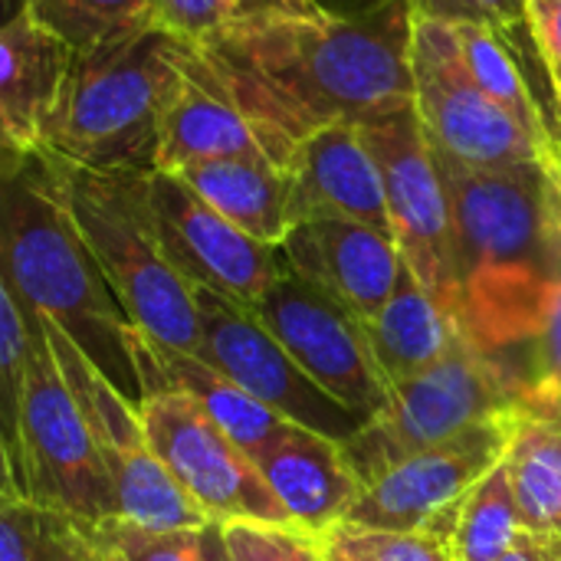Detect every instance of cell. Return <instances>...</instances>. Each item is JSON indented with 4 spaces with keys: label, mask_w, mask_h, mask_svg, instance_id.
<instances>
[{
    "label": "cell",
    "mask_w": 561,
    "mask_h": 561,
    "mask_svg": "<svg viewBox=\"0 0 561 561\" xmlns=\"http://www.w3.org/2000/svg\"><path fill=\"white\" fill-rule=\"evenodd\" d=\"M411 33V0H388L358 16L227 26L201 49L266 154L286 168L293 148L325 125H365L414 108Z\"/></svg>",
    "instance_id": "6da1fadb"
},
{
    "label": "cell",
    "mask_w": 561,
    "mask_h": 561,
    "mask_svg": "<svg viewBox=\"0 0 561 561\" xmlns=\"http://www.w3.org/2000/svg\"><path fill=\"white\" fill-rule=\"evenodd\" d=\"M434 158L454 214L463 335L529 388L526 352L561 273V220L549 174L542 161L467 168L440 151Z\"/></svg>",
    "instance_id": "7a4b0ae2"
},
{
    "label": "cell",
    "mask_w": 561,
    "mask_h": 561,
    "mask_svg": "<svg viewBox=\"0 0 561 561\" xmlns=\"http://www.w3.org/2000/svg\"><path fill=\"white\" fill-rule=\"evenodd\" d=\"M0 263V279L56 322L122 398L141 408L148 388L138 329L72 217L62 161L46 148L3 154Z\"/></svg>",
    "instance_id": "3957f363"
},
{
    "label": "cell",
    "mask_w": 561,
    "mask_h": 561,
    "mask_svg": "<svg viewBox=\"0 0 561 561\" xmlns=\"http://www.w3.org/2000/svg\"><path fill=\"white\" fill-rule=\"evenodd\" d=\"M191 43L138 23L76 49L43 148L85 171H158Z\"/></svg>",
    "instance_id": "277c9868"
},
{
    "label": "cell",
    "mask_w": 561,
    "mask_h": 561,
    "mask_svg": "<svg viewBox=\"0 0 561 561\" xmlns=\"http://www.w3.org/2000/svg\"><path fill=\"white\" fill-rule=\"evenodd\" d=\"M62 174L72 217L135 329L158 348L197 355L194 289L161 250L148 204L151 171H85L62 161Z\"/></svg>",
    "instance_id": "5b68a950"
},
{
    "label": "cell",
    "mask_w": 561,
    "mask_h": 561,
    "mask_svg": "<svg viewBox=\"0 0 561 561\" xmlns=\"http://www.w3.org/2000/svg\"><path fill=\"white\" fill-rule=\"evenodd\" d=\"M526 391V381L506 362L460 335L434 368L394 385L385 411L345 440L342 454L368 490L401 460L513 411Z\"/></svg>",
    "instance_id": "8992f818"
},
{
    "label": "cell",
    "mask_w": 561,
    "mask_h": 561,
    "mask_svg": "<svg viewBox=\"0 0 561 561\" xmlns=\"http://www.w3.org/2000/svg\"><path fill=\"white\" fill-rule=\"evenodd\" d=\"M30 312L33 348L23 404V496L59 513H69L82 526H102L108 519H118L112 477L102 463L89 421L53 355L39 312Z\"/></svg>",
    "instance_id": "52a82bcc"
},
{
    "label": "cell",
    "mask_w": 561,
    "mask_h": 561,
    "mask_svg": "<svg viewBox=\"0 0 561 561\" xmlns=\"http://www.w3.org/2000/svg\"><path fill=\"white\" fill-rule=\"evenodd\" d=\"M414 112L434 151L467 168L542 161V148L470 76L454 23L414 13Z\"/></svg>",
    "instance_id": "ba28073f"
},
{
    "label": "cell",
    "mask_w": 561,
    "mask_h": 561,
    "mask_svg": "<svg viewBox=\"0 0 561 561\" xmlns=\"http://www.w3.org/2000/svg\"><path fill=\"white\" fill-rule=\"evenodd\" d=\"M362 135L378 161L394 243L404 263L460 325L463 293H460L454 214L434 148L417 122V112L404 108L365 122Z\"/></svg>",
    "instance_id": "9c48e42d"
},
{
    "label": "cell",
    "mask_w": 561,
    "mask_h": 561,
    "mask_svg": "<svg viewBox=\"0 0 561 561\" xmlns=\"http://www.w3.org/2000/svg\"><path fill=\"white\" fill-rule=\"evenodd\" d=\"M53 355L89 421L102 463L115 486L118 519L145 529H204L207 516L184 496L158 460L138 408L122 398L108 378L76 348V342L46 316H39Z\"/></svg>",
    "instance_id": "30bf717a"
},
{
    "label": "cell",
    "mask_w": 561,
    "mask_h": 561,
    "mask_svg": "<svg viewBox=\"0 0 561 561\" xmlns=\"http://www.w3.org/2000/svg\"><path fill=\"white\" fill-rule=\"evenodd\" d=\"M148 440L207 523H293L260 467L184 391H154L138 408Z\"/></svg>",
    "instance_id": "8fae6325"
},
{
    "label": "cell",
    "mask_w": 561,
    "mask_h": 561,
    "mask_svg": "<svg viewBox=\"0 0 561 561\" xmlns=\"http://www.w3.org/2000/svg\"><path fill=\"white\" fill-rule=\"evenodd\" d=\"M250 309L296 365L335 401L365 421L385 411L391 385L375 362L365 322L345 302L286 263L266 296Z\"/></svg>",
    "instance_id": "7c38bea8"
},
{
    "label": "cell",
    "mask_w": 561,
    "mask_h": 561,
    "mask_svg": "<svg viewBox=\"0 0 561 561\" xmlns=\"http://www.w3.org/2000/svg\"><path fill=\"white\" fill-rule=\"evenodd\" d=\"M191 289L201 322L197 358L233 378L240 388H247L256 401L283 414L286 421L339 444L352 440L368 424L342 401H335L325 388H319L250 306L204 286Z\"/></svg>",
    "instance_id": "4fadbf2b"
},
{
    "label": "cell",
    "mask_w": 561,
    "mask_h": 561,
    "mask_svg": "<svg viewBox=\"0 0 561 561\" xmlns=\"http://www.w3.org/2000/svg\"><path fill=\"white\" fill-rule=\"evenodd\" d=\"M148 204L168 263L191 286H204L253 306L286 266L279 247L243 233L168 171L148 174Z\"/></svg>",
    "instance_id": "5bb4252c"
},
{
    "label": "cell",
    "mask_w": 561,
    "mask_h": 561,
    "mask_svg": "<svg viewBox=\"0 0 561 561\" xmlns=\"http://www.w3.org/2000/svg\"><path fill=\"white\" fill-rule=\"evenodd\" d=\"M513 411L401 460L362 493L345 523L398 533L424 529L437 513L463 503L473 486L503 463L513 437Z\"/></svg>",
    "instance_id": "9a60e30c"
},
{
    "label": "cell",
    "mask_w": 561,
    "mask_h": 561,
    "mask_svg": "<svg viewBox=\"0 0 561 561\" xmlns=\"http://www.w3.org/2000/svg\"><path fill=\"white\" fill-rule=\"evenodd\" d=\"M279 250L299 276L332 293L365 325L388 306L404 263L391 233L345 217L299 220Z\"/></svg>",
    "instance_id": "2e32d148"
},
{
    "label": "cell",
    "mask_w": 561,
    "mask_h": 561,
    "mask_svg": "<svg viewBox=\"0 0 561 561\" xmlns=\"http://www.w3.org/2000/svg\"><path fill=\"white\" fill-rule=\"evenodd\" d=\"M283 171L293 187V227L309 217H345L394 237L385 181L362 125L339 122L306 135Z\"/></svg>",
    "instance_id": "e0dca14e"
},
{
    "label": "cell",
    "mask_w": 561,
    "mask_h": 561,
    "mask_svg": "<svg viewBox=\"0 0 561 561\" xmlns=\"http://www.w3.org/2000/svg\"><path fill=\"white\" fill-rule=\"evenodd\" d=\"M72 46L43 26L30 10L3 20L0 30V135L3 154L43 148L46 122L59 102Z\"/></svg>",
    "instance_id": "ac0fdd59"
},
{
    "label": "cell",
    "mask_w": 561,
    "mask_h": 561,
    "mask_svg": "<svg viewBox=\"0 0 561 561\" xmlns=\"http://www.w3.org/2000/svg\"><path fill=\"white\" fill-rule=\"evenodd\" d=\"M240 154H266V148L217 66L201 46H191L181 89L164 118L158 171L174 174L194 161Z\"/></svg>",
    "instance_id": "d6986e66"
},
{
    "label": "cell",
    "mask_w": 561,
    "mask_h": 561,
    "mask_svg": "<svg viewBox=\"0 0 561 561\" xmlns=\"http://www.w3.org/2000/svg\"><path fill=\"white\" fill-rule=\"evenodd\" d=\"M263 480L289 519L316 536L345 523L365 486L352 473L342 444L299 424L256 460Z\"/></svg>",
    "instance_id": "ffe728a7"
},
{
    "label": "cell",
    "mask_w": 561,
    "mask_h": 561,
    "mask_svg": "<svg viewBox=\"0 0 561 561\" xmlns=\"http://www.w3.org/2000/svg\"><path fill=\"white\" fill-rule=\"evenodd\" d=\"M138 362H141V375H145L148 394L168 391V388L191 394L210 414V421L253 463L273 444H279L289 434V427H293V421H286L283 414H276L263 401H256L247 388H240L233 378H227L224 371H217L204 358L184 355V352H171V348H158L141 332H138Z\"/></svg>",
    "instance_id": "44dd1931"
},
{
    "label": "cell",
    "mask_w": 561,
    "mask_h": 561,
    "mask_svg": "<svg viewBox=\"0 0 561 561\" xmlns=\"http://www.w3.org/2000/svg\"><path fill=\"white\" fill-rule=\"evenodd\" d=\"M174 178L260 243H286L293 230V187L286 171L266 154L194 161L174 171Z\"/></svg>",
    "instance_id": "7402d4cb"
},
{
    "label": "cell",
    "mask_w": 561,
    "mask_h": 561,
    "mask_svg": "<svg viewBox=\"0 0 561 561\" xmlns=\"http://www.w3.org/2000/svg\"><path fill=\"white\" fill-rule=\"evenodd\" d=\"M365 329L375 362L391 388L434 368L463 335L457 319L431 296L408 263H401L388 306Z\"/></svg>",
    "instance_id": "603a6c76"
},
{
    "label": "cell",
    "mask_w": 561,
    "mask_h": 561,
    "mask_svg": "<svg viewBox=\"0 0 561 561\" xmlns=\"http://www.w3.org/2000/svg\"><path fill=\"white\" fill-rule=\"evenodd\" d=\"M503 463L526 533L561 539V414L546 391H529L516 404Z\"/></svg>",
    "instance_id": "cb8c5ba5"
},
{
    "label": "cell",
    "mask_w": 561,
    "mask_h": 561,
    "mask_svg": "<svg viewBox=\"0 0 561 561\" xmlns=\"http://www.w3.org/2000/svg\"><path fill=\"white\" fill-rule=\"evenodd\" d=\"M33 348V312L0 279V457L3 486L23 496L26 457H23V404Z\"/></svg>",
    "instance_id": "d4e9b609"
},
{
    "label": "cell",
    "mask_w": 561,
    "mask_h": 561,
    "mask_svg": "<svg viewBox=\"0 0 561 561\" xmlns=\"http://www.w3.org/2000/svg\"><path fill=\"white\" fill-rule=\"evenodd\" d=\"M454 30L460 39L463 62H467L470 76L477 79V85L500 108H506L539 148H546L556 135H561L559 128H549V122L542 115V102L533 92V85L519 66V56L513 53L516 46L500 30H493L486 23H454Z\"/></svg>",
    "instance_id": "484cf974"
},
{
    "label": "cell",
    "mask_w": 561,
    "mask_h": 561,
    "mask_svg": "<svg viewBox=\"0 0 561 561\" xmlns=\"http://www.w3.org/2000/svg\"><path fill=\"white\" fill-rule=\"evenodd\" d=\"M0 561H92L89 526L0 486Z\"/></svg>",
    "instance_id": "4316f807"
},
{
    "label": "cell",
    "mask_w": 561,
    "mask_h": 561,
    "mask_svg": "<svg viewBox=\"0 0 561 561\" xmlns=\"http://www.w3.org/2000/svg\"><path fill=\"white\" fill-rule=\"evenodd\" d=\"M463 503L437 513L424 529L414 533L339 523L322 533L325 556L335 561H454V536Z\"/></svg>",
    "instance_id": "83f0119b"
},
{
    "label": "cell",
    "mask_w": 561,
    "mask_h": 561,
    "mask_svg": "<svg viewBox=\"0 0 561 561\" xmlns=\"http://www.w3.org/2000/svg\"><path fill=\"white\" fill-rule=\"evenodd\" d=\"M526 536V523L506 473L493 467L467 496L454 536V561H500Z\"/></svg>",
    "instance_id": "f1b7e54d"
},
{
    "label": "cell",
    "mask_w": 561,
    "mask_h": 561,
    "mask_svg": "<svg viewBox=\"0 0 561 561\" xmlns=\"http://www.w3.org/2000/svg\"><path fill=\"white\" fill-rule=\"evenodd\" d=\"M23 10L72 49H89L112 33L151 20V0H26Z\"/></svg>",
    "instance_id": "f546056e"
},
{
    "label": "cell",
    "mask_w": 561,
    "mask_h": 561,
    "mask_svg": "<svg viewBox=\"0 0 561 561\" xmlns=\"http://www.w3.org/2000/svg\"><path fill=\"white\" fill-rule=\"evenodd\" d=\"M224 542L233 561H325L322 536L296 523H227Z\"/></svg>",
    "instance_id": "4dcf8cb0"
},
{
    "label": "cell",
    "mask_w": 561,
    "mask_h": 561,
    "mask_svg": "<svg viewBox=\"0 0 561 561\" xmlns=\"http://www.w3.org/2000/svg\"><path fill=\"white\" fill-rule=\"evenodd\" d=\"M125 561H201L204 529H145L125 519L95 526Z\"/></svg>",
    "instance_id": "1f68e13d"
},
{
    "label": "cell",
    "mask_w": 561,
    "mask_h": 561,
    "mask_svg": "<svg viewBox=\"0 0 561 561\" xmlns=\"http://www.w3.org/2000/svg\"><path fill=\"white\" fill-rule=\"evenodd\" d=\"M414 13L447 23H486L513 46L529 36V0H411Z\"/></svg>",
    "instance_id": "d6a6232c"
},
{
    "label": "cell",
    "mask_w": 561,
    "mask_h": 561,
    "mask_svg": "<svg viewBox=\"0 0 561 561\" xmlns=\"http://www.w3.org/2000/svg\"><path fill=\"white\" fill-rule=\"evenodd\" d=\"M526 375H529V391L539 388L561 394V273L546 293L539 325L526 352Z\"/></svg>",
    "instance_id": "836d02e7"
},
{
    "label": "cell",
    "mask_w": 561,
    "mask_h": 561,
    "mask_svg": "<svg viewBox=\"0 0 561 561\" xmlns=\"http://www.w3.org/2000/svg\"><path fill=\"white\" fill-rule=\"evenodd\" d=\"M151 23L191 46H207L227 30V7L224 0H151Z\"/></svg>",
    "instance_id": "e575fe53"
},
{
    "label": "cell",
    "mask_w": 561,
    "mask_h": 561,
    "mask_svg": "<svg viewBox=\"0 0 561 561\" xmlns=\"http://www.w3.org/2000/svg\"><path fill=\"white\" fill-rule=\"evenodd\" d=\"M529 43L561 122V0H529Z\"/></svg>",
    "instance_id": "d590c367"
},
{
    "label": "cell",
    "mask_w": 561,
    "mask_h": 561,
    "mask_svg": "<svg viewBox=\"0 0 561 561\" xmlns=\"http://www.w3.org/2000/svg\"><path fill=\"white\" fill-rule=\"evenodd\" d=\"M227 26H260L279 20H316L325 16L316 0H224Z\"/></svg>",
    "instance_id": "8d00e7d4"
},
{
    "label": "cell",
    "mask_w": 561,
    "mask_h": 561,
    "mask_svg": "<svg viewBox=\"0 0 561 561\" xmlns=\"http://www.w3.org/2000/svg\"><path fill=\"white\" fill-rule=\"evenodd\" d=\"M556 542L559 539H542L526 533L500 561H556Z\"/></svg>",
    "instance_id": "74e56055"
},
{
    "label": "cell",
    "mask_w": 561,
    "mask_h": 561,
    "mask_svg": "<svg viewBox=\"0 0 561 561\" xmlns=\"http://www.w3.org/2000/svg\"><path fill=\"white\" fill-rule=\"evenodd\" d=\"M542 168H546V174H549L552 201H556V210H559L561 220V135H556V138L542 148Z\"/></svg>",
    "instance_id": "f35d334b"
},
{
    "label": "cell",
    "mask_w": 561,
    "mask_h": 561,
    "mask_svg": "<svg viewBox=\"0 0 561 561\" xmlns=\"http://www.w3.org/2000/svg\"><path fill=\"white\" fill-rule=\"evenodd\" d=\"M201 561H233L227 552V542H224V526L210 523L204 526L201 533Z\"/></svg>",
    "instance_id": "ab89813d"
},
{
    "label": "cell",
    "mask_w": 561,
    "mask_h": 561,
    "mask_svg": "<svg viewBox=\"0 0 561 561\" xmlns=\"http://www.w3.org/2000/svg\"><path fill=\"white\" fill-rule=\"evenodd\" d=\"M316 3L329 16H358V13H371V10L385 7L388 0H316Z\"/></svg>",
    "instance_id": "60d3db41"
},
{
    "label": "cell",
    "mask_w": 561,
    "mask_h": 561,
    "mask_svg": "<svg viewBox=\"0 0 561 561\" xmlns=\"http://www.w3.org/2000/svg\"><path fill=\"white\" fill-rule=\"evenodd\" d=\"M89 539H92V561H125L105 542V536L95 526H89Z\"/></svg>",
    "instance_id": "b9f144b4"
},
{
    "label": "cell",
    "mask_w": 561,
    "mask_h": 561,
    "mask_svg": "<svg viewBox=\"0 0 561 561\" xmlns=\"http://www.w3.org/2000/svg\"><path fill=\"white\" fill-rule=\"evenodd\" d=\"M23 3H26V0H3V20L16 16V13L23 10Z\"/></svg>",
    "instance_id": "7bdbcfd3"
},
{
    "label": "cell",
    "mask_w": 561,
    "mask_h": 561,
    "mask_svg": "<svg viewBox=\"0 0 561 561\" xmlns=\"http://www.w3.org/2000/svg\"><path fill=\"white\" fill-rule=\"evenodd\" d=\"M546 394H549V398L556 401V408H559V414H561V398H559V394H552V391H546Z\"/></svg>",
    "instance_id": "ee69618b"
},
{
    "label": "cell",
    "mask_w": 561,
    "mask_h": 561,
    "mask_svg": "<svg viewBox=\"0 0 561 561\" xmlns=\"http://www.w3.org/2000/svg\"><path fill=\"white\" fill-rule=\"evenodd\" d=\"M556 561H561V539L556 542Z\"/></svg>",
    "instance_id": "f6af8a7d"
},
{
    "label": "cell",
    "mask_w": 561,
    "mask_h": 561,
    "mask_svg": "<svg viewBox=\"0 0 561 561\" xmlns=\"http://www.w3.org/2000/svg\"><path fill=\"white\" fill-rule=\"evenodd\" d=\"M322 549H325V546H322ZM325 561H335V559H329V556H325Z\"/></svg>",
    "instance_id": "bcb514c9"
},
{
    "label": "cell",
    "mask_w": 561,
    "mask_h": 561,
    "mask_svg": "<svg viewBox=\"0 0 561 561\" xmlns=\"http://www.w3.org/2000/svg\"><path fill=\"white\" fill-rule=\"evenodd\" d=\"M536 391H539V388H536ZM559 398H561V394H559Z\"/></svg>",
    "instance_id": "7dc6e473"
}]
</instances>
